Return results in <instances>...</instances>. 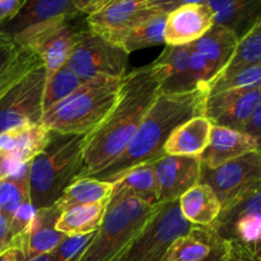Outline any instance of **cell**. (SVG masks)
<instances>
[{
	"mask_svg": "<svg viewBox=\"0 0 261 261\" xmlns=\"http://www.w3.org/2000/svg\"><path fill=\"white\" fill-rule=\"evenodd\" d=\"M160 93L152 64L134 69L122 78L116 103L103 121L86 135L79 177H94L124 153Z\"/></svg>",
	"mask_w": 261,
	"mask_h": 261,
	"instance_id": "cell-1",
	"label": "cell"
},
{
	"mask_svg": "<svg viewBox=\"0 0 261 261\" xmlns=\"http://www.w3.org/2000/svg\"><path fill=\"white\" fill-rule=\"evenodd\" d=\"M206 97L208 92L204 89L184 93L161 92L124 153L94 178L114 184L133 167L165 155L163 148L173 130L193 117L203 116Z\"/></svg>",
	"mask_w": 261,
	"mask_h": 261,
	"instance_id": "cell-2",
	"label": "cell"
},
{
	"mask_svg": "<svg viewBox=\"0 0 261 261\" xmlns=\"http://www.w3.org/2000/svg\"><path fill=\"white\" fill-rule=\"evenodd\" d=\"M86 135L51 132L45 149L28 163L30 201L35 209L55 204L81 175Z\"/></svg>",
	"mask_w": 261,
	"mask_h": 261,
	"instance_id": "cell-3",
	"label": "cell"
},
{
	"mask_svg": "<svg viewBox=\"0 0 261 261\" xmlns=\"http://www.w3.org/2000/svg\"><path fill=\"white\" fill-rule=\"evenodd\" d=\"M122 78L97 76L84 82L63 101L43 112L41 124L60 134L87 135L109 115L119 97Z\"/></svg>",
	"mask_w": 261,
	"mask_h": 261,
	"instance_id": "cell-4",
	"label": "cell"
},
{
	"mask_svg": "<svg viewBox=\"0 0 261 261\" xmlns=\"http://www.w3.org/2000/svg\"><path fill=\"white\" fill-rule=\"evenodd\" d=\"M158 205H149L126 194L112 193L93 240L76 261L114 260L145 226Z\"/></svg>",
	"mask_w": 261,
	"mask_h": 261,
	"instance_id": "cell-5",
	"label": "cell"
},
{
	"mask_svg": "<svg viewBox=\"0 0 261 261\" xmlns=\"http://www.w3.org/2000/svg\"><path fill=\"white\" fill-rule=\"evenodd\" d=\"M86 18V14L79 12L63 15L22 31L13 41L41 59L48 78L66 64L79 36L88 30Z\"/></svg>",
	"mask_w": 261,
	"mask_h": 261,
	"instance_id": "cell-6",
	"label": "cell"
},
{
	"mask_svg": "<svg viewBox=\"0 0 261 261\" xmlns=\"http://www.w3.org/2000/svg\"><path fill=\"white\" fill-rule=\"evenodd\" d=\"M194 227L181 214L178 201L160 204L145 226L112 261H162L172 242Z\"/></svg>",
	"mask_w": 261,
	"mask_h": 261,
	"instance_id": "cell-7",
	"label": "cell"
},
{
	"mask_svg": "<svg viewBox=\"0 0 261 261\" xmlns=\"http://www.w3.org/2000/svg\"><path fill=\"white\" fill-rule=\"evenodd\" d=\"M129 54L91 30H86L74 45L68 64L71 70L87 82L97 76L124 78Z\"/></svg>",
	"mask_w": 261,
	"mask_h": 261,
	"instance_id": "cell-8",
	"label": "cell"
},
{
	"mask_svg": "<svg viewBox=\"0 0 261 261\" xmlns=\"http://www.w3.org/2000/svg\"><path fill=\"white\" fill-rule=\"evenodd\" d=\"M46 71L43 64L25 74L0 101V134L24 125L40 124L43 115Z\"/></svg>",
	"mask_w": 261,
	"mask_h": 261,
	"instance_id": "cell-9",
	"label": "cell"
},
{
	"mask_svg": "<svg viewBox=\"0 0 261 261\" xmlns=\"http://www.w3.org/2000/svg\"><path fill=\"white\" fill-rule=\"evenodd\" d=\"M212 227L222 239L241 247L261 241V185L224 206Z\"/></svg>",
	"mask_w": 261,
	"mask_h": 261,
	"instance_id": "cell-10",
	"label": "cell"
},
{
	"mask_svg": "<svg viewBox=\"0 0 261 261\" xmlns=\"http://www.w3.org/2000/svg\"><path fill=\"white\" fill-rule=\"evenodd\" d=\"M200 182L213 189L223 209L240 195L261 185V152L246 153L214 170L201 166Z\"/></svg>",
	"mask_w": 261,
	"mask_h": 261,
	"instance_id": "cell-11",
	"label": "cell"
},
{
	"mask_svg": "<svg viewBox=\"0 0 261 261\" xmlns=\"http://www.w3.org/2000/svg\"><path fill=\"white\" fill-rule=\"evenodd\" d=\"M260 102L261 87L217 92L206 97L204 116L212 125L242 132Z\"/></svg>",
	"mask_w": 261,
	"mask_h": 261,
	"instance_id": "cell-12",
	"label": "cell"
},
{
	"mask_svg": "<svg viewBox=\"0 0 261 261\" xmlns=\"http://www.w3.org/2000/svg\"><path fill=\"white\" fill-rule=\"evenodd\" d=\"M158 186V203L178 201L188 190L200 182V155L165 154L153 162Z\"/></svg>",
	"mask_w": 261,
	"mask_h": 261,
	"instance_id": "cell-13",
	"label": "cell"
},
{
	"mask_svg": "<svg viewBox=\"0 0 261 261\" xmlns=\"http://www.w3.org/2000/svg\"><path fill=\"white\" fill-rule=\"evenodd\" d=\"M60 214L55 204L36 209L35 218L30 227L22 234L15 237L10 245V247L18 250L20 261L50 254L61 244L66 234L56 229V222Z\"/></svg>",
	"mask_w": 261,
	"mask_h": 261,
	"instance_id": "cell-14",
	"label": "cell"
},
{
	"mask_svg": "<svg viewBox=\"0 0 261 261\" xmlns=\"http://www.w3.org/2000/svg\"><path fill=\"white\" fill-rule=\"evenodd\" d=\"M214 25V13L206 4H188L170 12L166 18L165 43L190 45Z\"/></svg>",
	"mask_w": 261,
	"mask_h": 261,
	"instance_id": "cell-15",
	"label": "cell"
},
{
	"mask_svg": "<svg viewBox=\"0 0 261 261\" xmlns=\"http://www.w3.org/2000/svg\"><path fill=\"white\" fill-rule=\"evenodd\" d=\"M145 3L147 0H114L98 12L87 15V25L92 32L115 43L125 31L149 12Z\"/></svg>",
	"mask_w": 261,
	"mask_h": 261,
	"instance_id": "cell-16",
	"label": "cell"
},
{
	"mask_svg": "<svg viewBox=\"0 0 261 261\" xmlns=\"http://www.w3.org/2000/svg\"><path fill=\"white\" fill-rule=\"evenodd\" d=\"M191 45L168 46L152 63L162 93H184L198 88L190 70Z\"/></svg>",
	"mask_w": 261,
	"mask_h": 261,
	"instance_id": "cell-17",
	"label": "cell"
},
{
	"mask_svg": "<svg viewBox=\"0 0 261 261\" xmlns=\"http://www.w3.org/2000/svg\"><path fill=\"white\" fill-rule=\"evenodd\" d=\"M254 150H257L256 142L246 133L213 125L208 147L200 155L201 166L214 170L228 161Z\"/></svg>",
	"mask_w": 261,
	"mask_h": 261,
	"instance_id": "cell-18",
	"label": "cell"
},
{
	"mask_svg": "<svg viewBox=\"0 0 261 261\" xmlns=\"http://www.w3.org/2000/svg\"><path fill=\"white\" fill-rule=\"evenodd\" d=\"M76 12L71 0H27L13 19L0 24V32L13 38L33 25Z\"/></svg>",
	"mask_w": 261,
	"mask_h": 261,
	"instance_id": "cell-19",
	"label": "cell"
},
{
	"mask_svg": "<svg viewBox=\"0 0 261 261\" xmlns=\"http://www.w3.org/2000/svg\"><path fill=\"white\" fill-rule=\"evenodd\" d=\"M214 24L223 25L242 38L261 18V0H209Z\"/></svg>",
	"mask_w": 261,
	"mask_h": 261,
	"instance_id": "cell-20",
	"label": "cell"
},
{
	"mask_svg": "<svg viewBox=\"0 0 261 261\" xmlns=\"http://www.w3.org/2000/svg\"><path fill=\"white\" fill-rule=\"evenodd\" d=\"M212 126L204 115L188 120L173 130L163 152L171 155H201L211 140Z\"/></svg>",
	"mask_w": 261,
	"mask_h": 261,
	"instance_id": "cell-21",
	"label": "cell"
},
{
	"mask_svg": "<svg viewBox=\"0 0 261 261\" xmlns=\"http://www.w3.org/2000/svg\"><path fill=\"white\" fill-rule=\"evenodd\" d=\"M184 218L196 227H209L217 221L222 211L221 201L209 185L199 182L178 199Z\"/></svg>",
	"mask_w": 261,
	"mask_h": 261,
	"instance_id": "cell-22",
	"label": "cell"
},
{
	"mask_svg": "<svg viewBox=\"0 0 261 261\" xmlns=\"http://www.w3.org/2000/svg\"><path fill=\"white\" fill-rule=\"evenodd\" d=\"M221 236L212 226L194 227L172 242L162 261H203L212 254Z\"/></svg>",
	"mask_w": 261,
	"mask_h": 261,
	"instance_id": "cell-23",
	"label": "cell"
},
{
	"mask_svg": "<svg viewBox=\"0 0 261 261\" xmlns=\"http://www.w3.org/2000/svg\"><path fill=\"white\" fill-rule=\"evenodd\" d=\"M167 14L165 13L149 12L140 18L137 23L125 31L114 45L122 48L126 54L134 53L145 47L158 46L165 43V25Z\"/></svg>",
	"mask_w": 261,
	"mask_h": 261,
	"instance_id": "cell-24",
	"label": "cell"
},
{
	"mask_svg": "<svg viewBox=\"0 0 261 261\" xmlns=\"http://www.w3.org/2000/svg\"><path fill=\"white\" fill-rule=\"evenodd\" d=\"M237 43L239 38L233 32L223 25L214 24L203 37L190 45L193 50L198 51L206 59L217 75L231 60Z\"/></svg>",
	"mask_w": 261,
	"mask_h": 261,
	"instance_id": "cell-25",
	"label": "cell"
},
{
	"mask_svg": "<svg viewBox=\"0 0 261 261\" xmlns=\"http://www.w3.org/2000/svg\"><path fill=\"white\" fill-rule=\"evenodd\" d=\"M114 193V184L94 177L75 178L55 201V206L63 212L86 204L107 203Z\"/></svg>",
	"mask_w": 261,
	"mask_h": 261,
	"instance_id": "cell-26",
	"label": "cell"
},
{
	"mask_svg": "<svg viewBox=\"0 0 261 261\" xmlns=\"http://www.w3.org/2000/svg\"><path fill=\"white\" fill-rule=\"evenodd\" d=\"M114 193L126 194L149 205H158V186L153 162L143 163L122 173L114 182Z\"/></svg>",
	"mask_w": 261,
	"mask_h": 261,
	"instance_id": "cell-27",
	"label": "cell"
},
{
	"mask_svg": "<svg viewBox=\"0 0 261 261\" xmlns=\"http://www.w3.org/2000/svg\"><path fill=\"white\" fill-rule=\"evenodd\" d=\"M107 203L86 204L63 212L56 222V229L66 236L97 231L103 219Z\"/></svg>",
	"mask_w": 261,
	"mask_h": 261,
	"instance_id": "cell-28",
	"label": "cell"
},
{
	"mask_svg": "<svg viewBox=\"0 0 261 261\" xmlns=\"http://www.w3.org/2000/svg\"><path fill=\"white\" fill-rule=\"evenodd\" d=\"M261 64V18L254 24V27L240 38L234 54L223 70L219 71L213 79L223 78L231 75L237 70L246 66L260 65ZM212 79V81H213ZM211 81V82H212Z\"/></svg>",
	"mask_w": 261,
	"mask_h": 261,
	"instance_id": "cell-29",
	"label": "cell"
},
{
	"mask_svg": "<svg viewBox=\"0 0 261 261\" xmlns=\"http://www.w3.org/2000/svg\"><path fill=\"white\" fill-rule=\"evenodd\" d=\"M50 138L51 130L41 122L17 127V145L9 160L20 166L28 165L45 149Z\"/></svg>",
	"mask_w": 261,
	"mask_h": 261,
	"instance_id": "cell-30",
	"label": "cell"
},
{
	"mask_svg": "<svg viewBox=\"0 0 261 261\" xmlns=\"http://www.w3.org/2000/svg\"><path fill=\"white\" fill-rule=\"evenodd\" d=\"M27 201H30L28 165L17 175L0 178V212L10 219Z\"/></svg>",
	"mask_w": 261,
	"mask_h": 261,
	"instance_id": "cell-31",
	"label": "cell"
},
{
	"mask_svg": "<svg viewBox=\"0 0 261 261\" xmlns=\"http://www.w3.org/2000/svg\"><path fill=\"white\" fill-rule=\"evenodd\" d=\"M84 81H82L68 64H64L60 69L55 71L51 76L46 78L45 91H43V112L50 107L63 101L64 98L78 89Z\"/></svg>",
	"mask_w": 261,
	"mask_h": 261,
	"instance_id": "cell-32",
	"label": "cell"
},
{
	"mask_svg": "<svg viewBox=\"0 0 261 261\" xmlns=\"http://www.w3.org/2000/svg\"><path fill=\"white\" fill-rule=\"evenodd\" d=\"M42 64L41 59L28 48L20 47L12 63L0 74V101L32 69Z\"/></svg>",
	"mask_w": 261,
	"mask_h": 261,
	"instance_id": "cell-33",
	"label": "cell"
},
{
	"mask_svg": "<svg viewBox=\"0 0 261 261\" xmlns=\"http://www.w3.org/2000/svg\"><path fill=\"white\" fill-rule=\"evenodd\" d=\"M261 87V64L237 70L231 75L216 78L208 84V94L228 89H252Z\"/></svg>",
	"mask_w": 261,
	"mask_h": 261,
	"instance_id": "cell-34",
	"label": "cell"
},
{
	"mask_svg": "<svg viewBox=\"0 0 261 261\" xmlns=\"http://www.w3.org/2000/svg\"><path fill=\"white\" fill-rule=\"evenodd\" d=\"M96 231L83 234H71L66 236L61 244L53 251L55 261H76L84 250L93 240Z\"/></svg>",
	"mask_w": 261,
	"mask_h": 261,
	"instance_id": "cell-35",
	"label": "cell"
},
{
	"mask_svg": "<svg viewBox=\"0 0 261 261\" xmlns=\"http://www.w3.org/2000/svg\"><path fill=\"white\" fill-rule=\"evenodd\" d=\"M190 70L191 74H193V78L196 87L204 89V91H206L208 84L211 83L212 79L216 76V73H214V70L212 69V66L209 65L206 59L195 50H193V53H191Z\"/></svg>",
	"mask_w": 261,
	"mask_h": 261,
	"instance_id": "cell-36",
	"label": "cell"
},
{
	"mask_svg": "<svg viewBox=\"0 0 261 261\" xmlns=\"http://www.w3.org/2000/svg\"><path fill=\"white\" fill-rule=\"evenodd\" d=\"M35 214L36 209L33 208L31 201H27V203L23 204V205L13 214V217L10 218V234H12V241L15 237L22 234L23 232L30 227L33 218H35Z\"/></svg>",
	"mask_w": 261,
	"mask_h": 261,
	"instance_id": "cell-37",
	"label": "cell"
},
{
	"mask_svg": "<svg viewBox=\"0 0 261 261\" xmlns=\"http://www.w3.org/2000/svg\"><path fill=\"white\" fill-rule=\"evenodd\" d=\"M19 50L20 47L13 41L10 36L0 32V74L12 63Z\"/></svg>",
	"mask_w": 261,
	"mask_h": 261,
	"instance_id": "cell-38",
	"label": "cell"
},
{
	"mask_svg": "<svg viewBox=\"0 0 261 261\" xmlns=\"http://www.w3.org/2000/svg\"><path fill=\"white\" fill-rule=\"evenodd\" d=\"M209 0H147L145 7L153 12L168 14L173 9L188 4H205Z\"/></svg>",
	"mask_w": 261,
	"mask_h": 261,
	"instance_id": "cell-39",
	"label": "cell"
},
{
	"mask_svg": "<svg viewBox=\"0 0 261 261\" xmlns=\"http://www.w3.org/2000/svg\"><path fill=\"white\" fill-rule=\"evenodd\" d=\"M242 132L246 133L247 135H250V137L256 142L257 150H260L261 152V102L257 105L254 114H252V116L250 117L247 124L245 125Z\"/></svg>",
	"mask_w": 261,
	"mask_h": 261,
	"instance_id": "cell-40",
	"label": "cell"
},
{
	"mask_svg": "<svg viewBox=\"0 0 261 261\" xmlns=\"http://www.w3.org/2000/svg\"><path fill=\"white\" fill-rule=\"evenodd\" d=\"M27 0H0V24L13 19Z\"/></svg>",
	"mask_w": 261,
	"mask_h": 261,
	"instance_id": "cell-41",
	"label": "cell"
},
{
	"mask_svg": "<svg viewBox=\"0 0 261 261\" xmlns=\"http://www.w3.org/2000/svg\"><path fill=\"white\" fill-rule=\"evenodd\" d=\"M71 2H73L74 8H75L79 13L89 15L98 12L99 9L106 7L107 4H110V3L114 2V0H71Z\"/></svg>",
	"mask_w": 261,
	"mask_h": 261,
	"instance_id": "cell-42",
	"label": "cell"
},
{
	"mask_svg": "<svg viewBox=\"0 0 261 261\" xmlns=\"http://www.w3.org/2000/svg\"><path fill=\"white\" fill-rule=\"evenodd\" d=\"M231 244L221 237V240L217 242L216 247L213 249L212 254L203 261H227L229 259V256H231Z\"/></svg>",
	"mask_w": 261,
	"mask_h": 261,
	"instance_id": "cell-43",
	"label": "cell"
},
{
	"mask_svg": "<svg viewBox=\"0 0 261 261\" xmlns=\"http://www.w3.org/2000/svg\"><path fill=\"white\" fill-rule=\"evenodd\" d=\"M12 245V234H10V219L0 212V254Z\"/></svg>",
	"mask_w": 261,
	"mask_h": 261,
	"instance_id": "cell-44",
	"label": "cell"
},
{
	"mask_svg": "<svg viewBox=\"0 0 261 261\" xmlns=\"http://www.w3.org/2000/svg\"><path fill=\"white\" fill-rule=\"evenodd\" d=\"M236 246H239V245H236ZM239 247L244 251V254L246 255L249 259H251L252 261H261V241L256 242V244L251 245V246L249 247Z\"/></svg>",
	"mask_w": 261,
	"mask_h": 261,
	"instance_id": "cell-45",
	"label": "cell"
},
{
	"mask_svg": "<svg viewBox=\"0 0 261 261\" xmlns=\"http://www.w3.org/2000/svg\"><path fill=\"white\" fill-rule=\"evenodd\" d=\"M0 261H20V255L18 250L10 247L0 254Z\"/></svg>",
	"mask_w": 261,
	"mask_h": 261,
	"instance_id": "cell-46",
	"label": "cell"
},
{
	"mask_svg": "<svg viewBox=\"0 0 261 261\" xmlns=\"http://www.w3.org/2000/svg\"><path fill=\"white\" fill-rule=\"evenodd\" d=\"M229 244H231V242H229ZM231 247H232L231 256H229V259L227 261H245L246 256H245V254L242 252V250L233 244H231Z\"/></svg>",
	"mask_w": 261,
	"mask_h": 261,
	"instance_id": "cell-47",
	"label": "cell"
},
{
	"mask_svg": "<svg viewBox=\"0 0 261 261\" xmlns=\"http://www.w3.org/2000/svg\"><path fill=\"white\" fill-rule=\"evenodd\" d=\"M27 261H55V260H54V254H53V252H50V254L42 255V256L35 257V259H31V260H27Z\"/></svg>",
	"mask_w": 261,
	"mask_h": 261,
	"instance_id": "cell-48",
	"label": "cell"
},
{
	"mask_svg": "<svg viewBox=\"0 0 261 261\" xmlns=\"http://www.w3.org/2000/svg\"><path fill=\"white\" fill-rule=\"evenodd\" d=\"M237 247H239V246H237ZM242 252H244V251H242ZM245 256H246V255H245ZM245 261H252V260H251V259H249V257L246 256V259H245Z\"/></svg>",
	"mask_w": 261,
	"mask_h": 261,
	"instance_id": "cell-49",
	"label": "cell"
},
{
	"mask_svg": "<svg viewBox=\"0 0 261 261\" xmlns=\"http://www.w3.org/2000/svg\"><path fill=\"white\" fill-rule=\"evenodd\" d=\"M0 178H2V173H0Z\"/></svg>",
	"mask_w": 261,
	"mask_h": 261,
	"instance_id": "cell-50",
	"label": "cell"
}]
</instances>
